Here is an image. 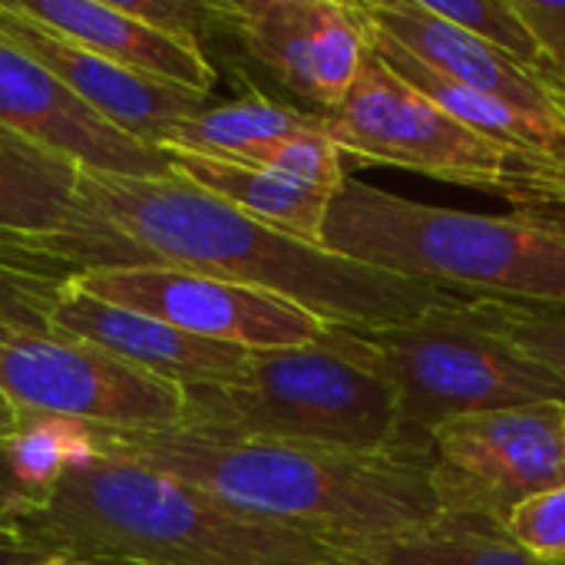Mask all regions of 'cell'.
Wrapping results in <instances>:
<instances>
[{
  "mask_svg": "<svg viewBox=\"0 0 565 565\" xmlns=\"http://www.w3.org/2000/svg\"><path fill=\"white\" fill-rule=\"evenodd\" d=\"M358 7L371 26L384 30L434 73L493 96L565 136V86L556 76L526 70L503 50L430 13L424 0H367Z\"/></svg>",
  "mask_w": 565,
  "mask_h": 565,
  "instance_id": "14",
  "label": "cell"
},
{
  "mask_svg": "<svg viewBox=\"0 0 565 565\" xmlns=\"http://www.w3.org/2000/svg\"><path fill=\"white\" fill-rule=\"evenodd\" d=\"M43 565H79V563H73V559H50V563H43Z\"/></svg>",
  "mask_w": 565,
  "mask_h": 565,
  "instance_id": "34",
  "label": "cell"
},
{
  "mask_svg": "<svg viewBox=\"0 0 565 565\" xmlns=\"http://www.w3.org/2000/svg\"><path fill=\"white\" fill-rule=\"evenodd\" d=\"M440 513L503 523L526 500L565 487V401L480 411L430 434Z\"/></svg>",
  "mask_w": 565,
  "mask_h": 565,
  "instance_id": "8",
  "label": "cell"
},
{
  "mask_svg": "<svg viewBox=\"0 0 565 565\" xmlns=\"http://www.w3.org/2000/svg\"><path fill=\"white\" fill-rule=\"evenodd\" d=\"M507 202H513L520 215L559 225L565 218V156H523Z\"/></svg>",
  "mask_w": 565,
  "mask_h": 565,
  "instance_id": "27",
  "label": "cell"
},
{
  "mask_svg": "<svg viewBox=\"0 0 565 565\" xmlns=\"http://www.w3.org/2000/svg\"><path fill=\"white\" fill-rule=\"evenodd\" d=\"M63 285L0 265V354L20 334H50V308Z\"/></svg>",
  "mask_w": 565,
  "mask_h": 565,
  "instance_id": "26",
  "label": "cell"
},
{
  "mask_svg": "<svg viewBox=\"0 0 565 565\" xmlns=\"http://www.w3.org/2000/svg\"><path fill=\"white\" fill-rule=\"evenodd\" d=\"M470 318L503 338L536 364L550 367L565 384V308H530L510 301H470Z\"/></svg>",
  "mask_w": 565,
  "mask_h": 565,
  "instance_id": "23",
  "label": "cell"
},
{
  "mask_svg": "<svg viewBox=\"0 0 565 565\" xmlns=\"http://www.w3.org/2000/svg\"><path fill=\"white\" fill-rule=\"evenodd\" d=\"M563 86H565V83H563Z\"/></svg>",
  "mask_w": 565,
  "mask_h": 565,
  "instance_id": "35",
  "label": "cell"
},
{
  "mask_svg": "<svg viewBox=\"0 0 565 565\" xmlns=\"http://www.w3.org/2000/svg\"><path fill=\"white\" fill-rule=\"evenodd\" d=\"M50 563V556L33 546L30 540H23L17 533V526H0V565H43Z\"/></svg>",
  "mask_w": 565,
  "mask_h": 565,
  "instance_id": "32",
  "label": "cell"
},
{
  "mask_svg": "<svg viewBox=\"0 0 565 565\" xmlns=\"http://www.w3.org/2000/svg\"><path fill=\"white\" fill-rule=\"evenodd\" d=\"M182 430L222 440H295L348 450L404 447L391 384L324 344L252 351L235 384L185 387Z\"/></svg>",
  "mask_w": 565,
  "mask_h": 565,
  "instance_id": "6",
  "label": "cell"
},
{
  "mask_svg": "<svg viewBox=\"0 0 565 565\" xmlns=\"http://www.w3.org/2000/svg\"><path fill=\"white\" fill-rule=\"evenodd\" d=\"M550 73L565 83V0H513Z\"/></svg>",
  "mask_w": 565,
  "mask_h": 565,
  "instance_id": "30",
  "label": "cell"
},
{
  "mask_svg": "<svg viewBox=\"0 0 565 565\" xmlns=\"http://www.w3.org/2000/svg\"><path fill=\"white\" fill-rule=\"evenodd\" d=\"M0 36L33 56L43 70H50L96 116L146 146L162 149V142L182 119L212 106V93H195L166 79L139 76L26 20L10 7V0H0Z\"/></svg>",
  "mask_w": 565,
  "mask_h": 565,
  "instance_id": "13",
  "label": "cell"
},
{
  "mask_svg": "<svg viewBox=\"0 0 565 565\" xmlns=\"http://www.w3.org/2000/svg\"><path fill=\"white\" fill-rule=\"evenodd\" d=\"M218 23L295 96L334 109L354 86L371 43L358 3L344 0H215Z\"/></svg>",
  "mask_w": 565,
  "mask_h": 565,
  "instance_id": "11",
  "label": "cell"
},
{
  "mask_svg": "<svg viewBox=\"0 0 565 565\" xmlns=\"http://www.w3.org/2000/svg\"><path fill=\"white\" fill-rule=\"evenodd\" d=\"M17 533L79 565H351L348 546L238 516L139 460L66 470Z\"/></svg>",
  "mask_w": 565,
  "mask_h": 565,
  "instance_id": "3",
  "label": "cell"
},
{
  "mask_svg": "<svg viewBox=\"0 0 565 565\" xmlns=\"http://www.w3.org/2000/svg\"><path fill=\"white\" fill-rule=\"evenodd\" d=\"M367 43H371V53L381 56L404 83H411L434 106H440L463 126L477 129L480 136H487L500 146H510L523 156H565L563 132L523 116L520 109H513L493 96H483L477 89H467V86L434 73L411 50H404L397 40H391L384 30H377L371 23H367Z\"/></svg>",
  "mask_w": 565,
  "mask_h": 565,
  "instance_id": "19",
  "label": "cell"
},
{
  "mask_svg": "<svg viewBox=\"0 0 565 565\" xmlns=\"http://www.w3.org/2000/svg\"><path fill=\"white\" fill-rule=\"evenodd\" d=\"M328 139L358 166H391L510 199L523 152L463 126L367 53L348 96L318 113Z\"/></svg>",
  "mask_w": 565,
  "mask_h": 565,
  "instance_id": "7",
  "label": "cell"
},
{
  "mask_svg": "<svg viewBox=\"0 0 565 565\" xmlns=\"http://www.w3.org/2000/svg\"><path fill=\"white\" fill-rule=\"evenodd\" d=\"M321 245L470 301L565 308V228L401 199L361 179L334 192Z\"/></svg>",
  "mask_w": 565,
  "mask_h": 565,
  "instance_id": "4",
  "label": "cell"
},
{
  "mask_svg": "<svg viewBox=\"0 0 565 565\" xmlns=\"http://www.w3.org/2000/svg\"><path fill=\"white\" fill-rule=\"evenodd\" d=\"M43 497L46 493L20 480L7 454V440H0V526H17L23 516H30L43 503Z\"/></svg>",
  "mask_w": 565,
  "mask_h": 565,
  "instance_id": "31",
  "label": "cell"
},
{
  "mask_svg": "<svg viewBox=\"0 0 565 565\" xmlns=\"http://www.w3.org/2000/svg\"><path fill=\"white\" fill-rule=\"evenodd\" d=\"M510 536L543 563L565 565V487L546 490L507 520Z\"/></svg>",
  "mask_w": 565,
  "mask_h": 565,
  "instance_id": "28",
  "label": "cell"
},
{
  "mask_svg": "<svg viewBox=\"0 0 565 565\" xmlns=\"http://www.w3.org/2000/svg\"><path fill=\"white\" fill-rule=\"evenodd\" d=\"M166 152L172 159V169L189 182H195L199 189L218 195L222 202L258 218L262 225H271L308 245H321V232L334 192L248 162L209 159L182 149H166Z\"/></svg>",
  "mask_w": 565,
  "mask_h": 565,
  "instance_id": "18",
  "label": "cell"
},
{
  "mask_svg": "<svg viewBox=\"0 0 565 565\" xmlns=\"http://www.w3.org/2000/svg\"><path fill=\"white\" fill-rule=\"evenodd\" d=\"M7 454L20 480L46 493L66 470L96 460L99 447L86 424L17 411V430L7 437Z\"/></svg>",
  "mask_w": 565,
  "mask_h": 565,
  "instance_id": "22",
  "label": "cell"
},
{
  "mask_svg": "<svg viewBox=\"0 0 565 565\" xmlns=\"http://www.w3.org/2000/svg\"><path fill=\"white\" fill-rule=\"evenodd\" d=\"M83 169L0 126V242L99 235L103 222L79 192Z\"/></svg>",
  "mask_w": 565,
  "mask_h": 565,
  "instance_id": "17",
  "label": "cell"
},
{
  "mask_svg": "<svg viewBox=\"0 0 565 565\" xmlns=\"http://www.w3.org/2000/svg\"><path fill=\"white\" fill-rule=\"evenodd\" d=\"M70 285L99 301L159 318L185 334L245 351L308 348L328 334L321 318L285 298L185 268H96Z\"/></svg>",
  "mask_w": 565,
  "mask_h": 565,
  "instance_id": "10",
  "label": "cell"
},
{
  "mask_svg": "<svg viewBox=\"0 0 565 565\" xmlns=\"http://www.w3.org/2000/svg\"><path fill=\"white\" fill-rule=\"evenodd\" d=\"M0 391L23 414L103 430H175L185 391L96 344L63 334H20L0 354Z\"/></svg>",
  "mask_w": 565,
  "mask_h": 565,
  "instance_id": "9",
  "label": "cell"
},
{
  "mask_svg": "<svg viewBox=\"0 0 565 565\" xmlns=\"http://www.w3.org/2000/svg\"><path fill=\"white\" fill-rule=\"evenodd\" d=\"M0 126L73 159L83 172L119 179H169L172 159L76 99L50 70L0 36Z\"/></svg>",
  "mask_w": 565,
  "mask_h": 565,
  "instance_id": "12",
  "label": "cell"
},
{
  "mask_svg": "<svg viewBox=\"0 0 565 565\" xmlns=\"http://www.w3.org/2000/svg\"><path fill=\"white\" fill-rule=\"evenodd\" d=\"M10 7L56 36L139 76L166 79L195 93H212L218 79L202 46L152 30L149 23L129 17L116 0H13Z\"/></svg>",
  "mask_w": 565,
  "mask_h": 565,
  "instance_id": "16",
  "label": "cell"
},
{
  "mask_svg": "<svg viewBox=\"0 0 565 565\" xmlns=\"http://www.w3.org/2000/svg\"><path fill=\"white\" fill-rule=\"evenodd\" d=\"M248 166H262V169L281 172L288 179H298V182H308V185H318V189H328V192H338L344 185V179H348L344 156L328 139V132L321 126V116H318L315 129H305V132H295L288 139H278V142L265 146Z\"/></svg>",
  "mask_w": 565,
  "mask_h": 565,
  "instance_id": "25",
  "label": "cell"
},
{
  "mask_svg": "<svg viewBox=\"0 0 565 565\" xmlns=\"http://www.w3.org/2000/svg\"><path fill=\"white\" fill-rule=\"evenodd\" d=\"M79 192L122 245L129 268L166 265L285 298L331 328H384L454 298L291 238L185 175L119 179L83 172Z\"/></svg>",
  "mask_w": 565,
  "mask_h": 565,
  "instance_id": "1",
  "label": "cell"
},
{
  "mask_svg": "<svg viewBox=\"0 0 565 565\" xmlns=\"http://www.w3.org/2000/svg\"><path fill=\"white\" fill-rule=\"evenodd\" d=\"M315 126H318V113H305L298 106H288L281 99H271L252 89L232 103H212L209 109L182 119L169 132L162 149L252 162L265 146L288 139L295 132L315 129Z\"/></svg>",
  "mask_w": 565,
  "mask_h": 565,
  "instance_id": "21",
  "label": "cell"
},
{
  "mask_svg": "<svg viewBox=\"0 0 565 565\" xmlns=\"http://www.w3.org/2000/svg\"><path fill=\"white\" fill-rule=\"evenodd\" d=\"M103 454L162 470L218 507L351 546L430 523L440 507L430 487V450H348L295 440H222L192 430L89 427Z\"/></svg>",
  "mask_w": 565,
  "mask_h": 565,
  "instance_id": "2",
  "label": "cell"
},
{
  "mask_svg": "<svg viewBox=\"0 0 565 565\" xmlns=\"http://www.w3.org/2000/svg\"><path fill=\"white\" fill-rule=\"evenodd\" d=\"M324 344L391 384L404 447L430 450V434L450 417L565 401L563 381L480 328L460 295L384 328L328 324Z\"/></svg>",
  "mask_w": 565,
  "mask_h": 565,
  "instance_id": "5",
  "label": "cell"
},
{
  "mask_svg": "<svg viewBox=\"0 0 565 565\" xmlns=\"http://www.w3.org/2000/svg\"><path fill=\"white\" fill-rule=\"evenodd\" d=\"M17 430V407L3 397L0 391V440H7L10 434Z\"/></svg>",
  "mask_w": 565,
  "mask_h": 565,
  "instance_id": "33",
  "label": "cell"
},
{
  "mask_svg": "<svg viewBox=\"0 0 565 565\" xmlns=\"http://www.w3.org/2000/svg\"><path fill=\"white\" fill-rule=\"evenodd\" d=\"M129 17L149 23L152 30L202 46L205 36L218 33V10L209 0H116Z\"/></svg>",
  "mask_w": 565,
  "mask_h": 565,
  "instance_id": "29",
  "label": "cell"
},
{
  "mask_svg": "<svg viewBox=\"0 0 565 565\" xmlns=\"http://www.w3.org/2000/svg\"><path fill=\"white\" fill-rule=\"evenodd\" d=\"M351 565H553L523 550L503 523L437 513L407 533L351 543Z\"/></svg>",
  "mask_w": 565,
  "mask_h": 565,
  "instance_id": "20",
  "label": "cell"
},
{
  "mask_svg": "<svg viewBox=\"0 0 565 565\" xmlns=\"http://www.w3.org/2000/svg\"><path fill=\"white\" fill-rule=\"evenodd\" d=\"M50 331L103 348L106 354L185 387L235 384L248 371L252 351L185 334L159 318L99 301L63 285L50 308Z\"/></svg>",
  "mask_w": 565,
  "mask_h": 565,
  "instance_id": "15",
  "label": "cell"
},
{
  "mask_svg": "<svg viewBox=\"0 0 565 565\" xmlns=\"http://www.w3.org/2000/svg\"><path fill=\"white\" fill-rule=\"evenodd\" d=\"M424 7L430 13L463 26L467 33L480 36L483 43L503 50L526 70L553 76L513 0H424Z\"/></svg>",
  "mask_w": 565,
  "mask_h": 565,
  "instance_id": "24",
  "label": "cell"
}]
</instances>
